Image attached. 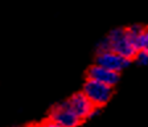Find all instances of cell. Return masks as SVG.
Instances as JSON below:
<instances>
[{
  "instance_id": "cell-1",
  "label": "cell",
  "mask_w": 148,
  "mask_h": 127,
  "mask_svg": "<svg viewBox=\"0 0 148 127\" xmlns=\"http://www.w3.org/2000/svg\"><path fill=\"white\" fill-rule=\"evenodd\" d=\"M139 27H132L128 29H116L107 36L101 45V49H110L120 54L122 57L130 60L138 54L136 38L140 32Z\"/></svg>"
},
{
  "instance_id": "cell-4",
  "label": "cell",
  "mask_w": 148,
  "mask_h": 127,
  "mask_svg": "<svg viewBox=\"0 0 148 127\" xmlns=\"http://www.w3.org/2000/svg\"><path fill=\"white\" fill-rule=\"evenodd\" d=\"M50 121L61 124L62 127H77L81 119L74 114V111L68 105V102L57 105L50 114Z\"/></svg>"
},
{
  "instance_id": "cell-7",
  "label": "cell",
  "mask_w": 148,
  "mask_h": 127,
  "mask_svg": "<svg viewBox=\"0 0 148 127\" xmlns=\"http://www.w3.org/2000/svg\"><path fill=\"white\" fill-rule=\"evenodd\" d=\"M136 47L138 52L148 54V29H140L136 38Z\"/></svg>"
},
{
  "instance_id": "cell-8",
  "label": "cell",
  "mask_w": 148,
  "mask_h": 127,
  "mask_svg": "<svg viewBox=\"0 0 148 127\" xmlns=\"http://www.w3.org/2000/svg\"><path fill=\"white\" fill-rule=\"evenodd\" d=\"M135 57L138 58V62H139V64H143V65L148 64V54H145V53L138 52V54H136Z\"/></svg>"
},
{
  "instance_id": "cell-3",
  "label": "cell",
  "mask_w": 148,
  "mask_h": 127,
  "mask_svg": "<svg viewBox=\"0 0 148 127\" xmlns=\"http://www.w3.org/2000/svg\"><path fill=\"white\" fill-rule=\"evenodd\" d=\"M97 65L103 66V68L114 71V73H120L128 65V60L110 49H99Z\"/></svg>"
},
{
  "instance_id": "cell-2",
  "label": "cell",
  "mask_w": 148,
  "mask_h": 127,
  "mask_svg": "<svg viewBox=\"0 0 148 127\" xmlns=\"http://www.w3.org/2000/svg\"><path fill=\"white\" fill-rule=\"evenodd\" d=\"M112 94V87L107 85L99 84L92 80H87V82L83 86V95L89 99L92 105L102 106L108 102Z\"/></svg>"
},
{
  "instance_id": "cell-9",
  "label": "cell",
  "mask_w": 148,
  "mask_h": 127,
  "mask_svg": "<svg viewBox=\"0 0 148 127\" xmlns=\"http://www.w3.org/2000/svg\"><path fill=\"white\" fill-rule=\"evenodd\" d=\"M44 127H62V126L58 123H56V122H53V121H49L44 124Z\"/></svg>"
},
{
  "instance_id": "cell-5",
  "label": "cell",
  "mask_w": 148,
  "mask_h": 127,
  "mask_svg": "<svg viewBox=\"0 0 148 127\" xmlns=\"http://www.w3.org/2000/svg\"><path fill=\"white\" fill-rule=\"evenodd\" d=\"M68 105L70 106V108L74 111V114L77 115L81 121L85 119V118L91 117L94 114V111H95V106L83 95V93L74 94L68 101Z\"/></svg>"
},
{
  "instance_id": "cell-6",
  "label": "cell",
  "mask_w": 148,
  "mask_h": 127,
  "mask_svg": "<svg viewBox=\"0 0 148 127\" xmlns=\"http://www.w3.org/2000/svg\"><path fill=\"white\" fill-rule=\"evenodd\" d=\"M89 80L112 87V85H115L118 81V73H114V71L108 70L103 66L94 65L89 70Z\"/></svg>"
},
{
  "instance_id": "cell-10",
  "label": "cell",
  "mask_w": 148,
  "mask_h": 127,
  "mask_svg": "<svg viewBox=\"0 0 148 127\" xmlns=\"http://www.w3.org/2000/svg\"><path fill=\"white\" fill-rule=\"evenodd\" d=\"M42 127H44V126H42Z\"/></svg>"
}]
</instances>
